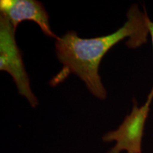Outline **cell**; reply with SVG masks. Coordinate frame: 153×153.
Listing matches in <instances>:
<instances>
[{"instance_id":"cell-4","label":"cell","mask_w":153,"mask_h":153,"mask_svg":"<svg viewBox=\"0 0 153 153\" xmlns=\"http://www.w3.org/2000/svg\"><path fill=\"white\" fill-rule=\"evenodd\" d=\"M0 11L10 21L15 28L24 21H31L38 25L43 33L57 40L49 22V15L43 4L36 0H1Z\"/></svg>"},{"instance_id":"cell-1","label":"cell","mask_w":153,"mask_h":153,"mask_svg":"<svg viewBox=\"0 0 153 153\" xmlns=\"http://www.w3.org/2000/svg\"><path fill=\"white\" fill-rule=\"evenodd\" d=\"M127 21L109 35L93 38H82L70 30L55 40V51L62 69L51 81L52 85L60 83L70 74H74L85 83L88 90L101 100L107 92L99 74L101 61L109 50L125 38L128 48L136 49L148 42V15L145 8L140 10L133 4L127 12Z\"/></svg>"},{"instance_id":"cell-3","label":"cell","mask_w":153,"mask_h":153,"mask_svg":"<svg viewBox=\"0 0 153 153\" xmlns=\"http://www.w3.org/2000/svg\"><path fill=\"white\" fill-rule=\"evenodd\" d=\"M131 112L126 116L120 126L115 131L108 132L102 137L104 142L115 141L116 145L108 153H141L142 139L145 122L150 110V104L145 101V104L137 106L135 99Z\"/></svg>"},{"instance_id":"cell-5","label":"cell","mask_w":153,"mask_h":153,"mask_svg":"<svg viewBox=\"0 0 153 153\" xmlns=\"http://www.w3.org/2000/svg\"><path fill=\"white\" fill-rule=\"evenodd\" d=\"M147 24H148V28L149 30V33L150 34L151 36V40H152V51H153V22L150 20V18H148V20H147ZM153 99V85L152 89H151V91L150 94H149L148 96V98H147L146 102L148 103V104H150L152 103V101Z\"/></svg>"},{"instance_id":"cell-2","label":"cell","mask_w":153,"mask_h":153,"mask_svg":"<svg viewBox=\"0 0 153 153\" xmlns=\"http://www.w3.org/2000/svg\"><path fill=\"white\" fill-rule=\"evenodd\" d=\"M15 28L4 14H0V70L10 74L16 84L19 94L27 99L33 108L38 101L30 86L21 51L15 38Z\"/></svg>"}]
</instances>
